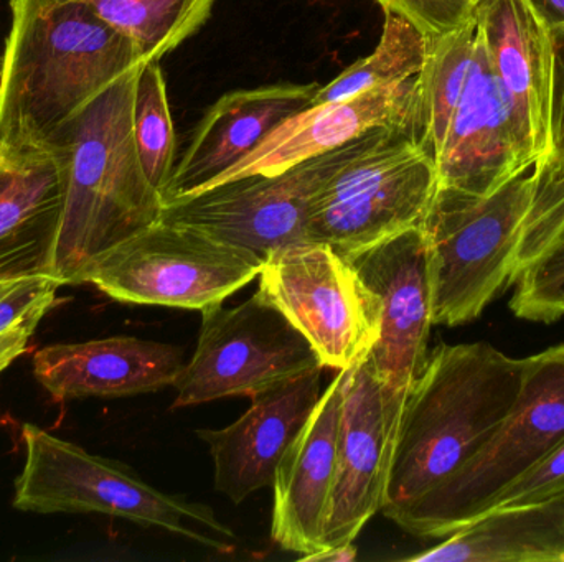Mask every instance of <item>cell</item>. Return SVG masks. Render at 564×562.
<instances>
[{"instance_id": "6da1fadb", "label": "cell", "mask_w": 564, "mask_h": 562, "mask_svg": "<svg viewBox=\"0 0 564 562\" xmlns=\"http://www.w3.org/2000/svg\"><path fill=\"white\" fill-rule=\"evenodd\" d=\"M0 66V144H46L145 59L82 0H10Z\"/></svg>"}, {"instance_id": "7a4b0ae2", "label": "cell", "mask_w": 564, "mask_h": 562, "mask_svg": "<svg viewBox=\"0 0 564 562\" xmlns=\"http://www.w3.org/2000/svg\"><path fill=\"white\" fill-rule=\"evenodd\" d=\"M525 365L487 342L430 352L401 409L384 517L400 525L482 449L516 403Z\"/></svg>"}, {"instance_id": "3957f363", "label": "cell", "mask_w": 564, "mask_h": 562, "mask_svg": "<svg viewBox=\"0 0 564 562\" xmlns=\"http://www.w3.org/2000/svg\"><path fill=\"white\" fill-rule=\"evenodd\" d=\"M141 66L50 139L66 151L65 197L52 266V276L63 286L86 284L89 267L101 254L161 221L164 200L142 170L132 134Z\"/></svg>"}, {"instance_id": "277c9868", "label": "cell", "mask_w": 564, "mask_h": 562, "mask_svg": "<svg viewBox=\"0 0 564 562\" xmlns=\"http://www.w3.org/2000/svg\"><path fill=\"white\" fill-rule=\"evenodd\" d=\"M25 464L13 507L26 514H102L161 528L220 554L235 553L237 535L208 505L169 495L124 465L89 454L39 426L22 428Z\"/></svg>"}, {"instance_id": "5b68a950", "label": "cell", "mask_w": 564, "mask_h": 562, "mask_svg": "<svg viewBox=\"0 0 564 562\" xmlns=\"http://www.w3.org/2000/svg\"><path fill=\"white\" fill-rule=\"evenodd\" d=\"M535 164L486 197L437 185L421 223L430 251L434 326L473 322L509 286Z\"/></svg>"}, {"instance_id": "8992f818", "label": "cell", "mask_w": 564, "mask_h": 562, "mask_svg": "<svg viewBox=\"0 0 564 562\" xmlns=\"http://www.w3.org/2000/svg\"><path fill=\"white\" fill-rule=\"evenodd\" d=\"M564 439V343L527 359L509 415L479 452L398 527L444 540L492 508L510 484L535 467Z\"/></svg>"}, {"instance_id": "52a82bcc", "label": "cell", "mask_w": 564, "mask_h": 562, "mask_svg": "<svg viewBox=\"0 0 564 562\" xmlns=\"http://www.w3.org/2000/svg\"><path fill=\"white\" fill-rule=\"evenodd\" d=\"M436 188V164L416 129H373L318 190L307 241L344 256L367 250L421 227Z\"/></svg>"}, {"instance_id": "ba28073f", "label": "cell", "mask_w": 564, "mask_h": 562, "mask_svg": "<svg viewBox=\"0 0 564 562\" xmlns=\"http://www.w3.org/2000/svg\"><path fill=\"white\" fill-rule=\"evenodd\" d=\"M261 267L248 251L161 220L101 254L86 284L118 302L202 312L243 289Z\"/></svg>"}, {"instance_id": "9c48e42d", "label": "cell", "mask_w": 564, "mask_h": 562, "mask_svg": "<svg viewBox=\"0 0 564 562\" xmlns=\"http://www.w3.org/2000/svg\"><path fill=\"white\" fill-rule=\"evenodd\" d=\"M324 370L308 340L260 293L202 310L197 346L174 382V408L253 396Z\"/></svg>"}, {"instance_id": "30bf717a", "label": "cell", "mask_w": 564, "mask_h": 562, "mask_svg": "<svg viewBox=\"0 0 564 562\" xmlns=\"http://www.w3.org/2000/svg\"><path fill=\"white\" fill-rule=\"evenodd\" d=\"M258 293L308 340L324 368H350L377 343V299L328 244L302 241L271 254Z\"/></svg>"}, {"instance_id": "8fae6325", "label": "cell", "mask_w": 564, "mask_h": 562, "mask_svg": "<svg viewBox=\"0 0 564 562\" xmlns=\"http://www.w3.org/2000/svg\"><path fill=\"white\" fill-rule=\"evenodd\" d=\"M365 135L282 174L240 178L172 201L161 220L248 251L264 263L281 247L307 241L318 190L361 147Z\"/></svg>"}, {"instance_id": "7c38bea8", "label": "cell", "mask_w": 564, "mask_h": 562, "mask_svg": "<svg viewBox=\"0 0 564 562\" xmlns=\"http://www.w3.org/2000/svg\"><path fill=\"white\" fill-rule=\"evenodd\" d=\"M344 372L337 467L322 531L324 550L354 543L370 518L383 508L406 398L380 382L368 355Z\"/></svg>"}, {"instance_id": "4fadbf2b", "label": "cell", "mask_w": 564, "mask_h": 562, "mask_svg": "<svg viewBox=\"0 0 564 562\" xmlns=\"http://www.w3.org/2000/svg\"><path fill=\"white\" fill-rule=\"evenodd\" d=\"M345 257L378 302L371 366L391 392L406 396L430 355L434 326L426 236L421 227L411 228Z\"/></svg>"}, {"instance_id": "5bb4252c", "label": "cell", "mask_w": 564, "mask_h": 562, "mask_svg": "<svg viewBox=\"0 0 564 562\" xmlns=\"http://www.w3.org/2000/svg\"><path fill=\"white\" fill-rule=\"evenodd\" d=\"M536 161L477 33L463 98L434 161L437 185L486 197Z\"/></svg>"}, {"instance_id": "9a60e30c", "label": "cell", "mask_w": 564, "mask_h": 562, "mask_svg": "<svg viewBox=\"0 0 564 562\" xmlns=\"http://www.w3.org/2000/svg\"><path fill=\"white\" fill-rule=\"evenodd\" d=\"M380 128L416 129L420 139V75L302 109L205 190L253 175L282 174Z\"/></svg>"}, {"instance_id": "2e32d148", "label": "cell", "mask_w": 564, "mask_h": 562, "mask_svg": "<svg viewBox=\"0 0 564 562\" xmlns=\"http://www.w3.org/2000/svg\"><path fill=\"white\" fill-rule=\"evenodd\" d=\"M321 85L278 82L221 96L202 118L162 190L165 205L192 197L243 161L282 122L308 108Z\"/></svg>"}, {"instance_id": "e0dca14e", "label": "cell", "mask_w": 564, "mask_h": 562, "mask_svg": "<svg viewBox=\"0 0 564 562\" xmlns=\"http://www.w3.org/2000/svg\"><path fill=\"white\" fill-rule=\"evenodd\" d=\"M322 370L251 398V406L224 429H198L214 462L215 488L234 504L273 485L278 465L304 428L322 395Z\"/></svg>"}, {"instance_id": "ac0fdd59", "label": "cell", "mask_w": 564, "mask_h": 562, "mask_svg": "<svg viewBox=\"0 0 564 562\" xmlns=\"http://www.w3.org/2000/svg\"><path fill=\"white\" fill-rule=\"evenodd\" d=\"M65 180L59 142L0 144V280L52 276Z\"/></svg>"}, {"instance_id": "d6986e66", "label": "cell", "mask_w": 564, "mask_h": 562, "mask_svg": "<svg viewBox=\"0 0 564 562\" xmlns=\"http://www.w3.org/2000/svg\"><path fill=\"white\" fill-rule=\"evenodd\" d=\"M344 383L341 370L322 392L274 475L271 537L282 550L299 554L301 560L324 550L322 531L337 467Z\"/></svg>"}, {"instance_id": "ffe728a7", "label": "cell", "mask_w": 564, "mask_h": 562, "mask_svg": "<svg viewBox=\"0 0 564 562\" xmlns=\"http://www.w3.org/2000/svg\"><path fill=\"white\" fill-rule=\"evenodd\" d=\"M477 33L536 158L550 152L552 30L525 0H476Z\"/></svg>"}, {"instance_id": "44dd1931", "label": "cell", "mask_w": 564, "mask_h": 562, "mask_svg": "<svg viewBox=\"0 0 564 562\" xmlns=\"http://www.w3.org/2000/svg\"><path fill=\"white\" fill-rule=\"evenodd\" d=\"M184 350L135 337L45 346L33 356L36 382L55 401L145 395L174 385Z\"/></svg>"}, {"instance_id": "7402d4cb", "label": "cell", "mask_w": 564, "mask_h": 562, "mask_svg": "<svg viewBox=\"0 0 564 562\" xmlns=\"http://www.w3.org/2000/svg\"><path fill=\"white\" fill-rule=\"evenodd\" d=\"M509 286L519 319L545 326L564 319V158L536 161Z\"/></svg>"}, {"instance_id": "603a6c76", "label": "cell", "mask_w": 564, "mask_h": 562, "mask_svg": "<svg viewBox=\"0 0 564 562\" xmlns=\"http://www.w3.org/2000/svg\"><path fill=\"white\" fill-rule=\"evenodd\" d=\"M411 562H564V502L496 508Z\"/></svg>"}, {"instance_id": "cb8c5ba5", "label": "cell", "mask_w": 564, "mask_h": 562, "mask_svg": "<svg viewBox=\"0 0 564 562\" xmlns=\"http://www.w3.org/2000/svg\"><path fill=\"white\" fill-rule=\"evenodd\" d=\"M477 25H466L430 38L426 63L420 73V144L436 161L447 129L467 85Z\"/></svg>"}, {"instance_id": "d4e9b609", "label": "cell", "mask_w": 564, "mask_h": 562, "mask_svg": "<svg viewBox=\"0 0 564 562\" xmlns=\"http://www.w3.org/2000/svg\"><path fill=\"white\" fill-rule=\"evenodd\" d=\"M135 43L145 62H161L210 19L217 0H82Z\"/></svg>"}, {"instance_id": "484cf974", "label": "cell", "mask_w": 564, "mask_h": 562, "mask_svg": "<svg viewBox=\"0 0 564 562\" xmlns=\"http://www.w3.org/2000/svg\"><path fill=\"white\" fill-rule=\"evenodd\" d=\"M380 7L384 20L377 48L348 66L328 85L321 86L311 106L344 101L378 86L406 81L423 71L430 49L426 33L393 7Z\"/></svg>"}, {"instance_id": "4316f807", "label": "cell", "mask_w": 564, "mask_h": 562, "mask_svg": "<svg viewBox=\"0 0 564 562\" xmlns=\"http://www.w3.org/2000/svg\"><path fill=\"white\" fill-rule=\"evenodd\" d=\"M132 134L142 170L162 194L175 167V131L159 62H145L135 78Z\"/></svg>"}, {"instance_id": "83f0119b", "label": "cell", "mask_w": 564, "mask_h": 562, "mask_svg": "<svg viewBox=\"0 0 564 562\" xmlns=\"http://www.w3.org/2000/svg\"><path fill=\"white\" fill-rule=\"evenodd\" d=\"M62 286L50 274L0 280V335L15 329L35 332Z\"/></svg>"}, {"instance_id": "f1b7e54d", "label": "cell", "mask_w": 564, "mask_h": 562, "mask_svg": "<svg viewBox=\"0 0 564 562\" xmlns=\"http://www.w3.org/2000/svg\"><path fill=\"white\" fill-rule=\"evenodd\" d=\"M564 497V439L535 467L517 478L494 502L496 508L532 507ZM489 510V511H490ZM486 515V514H484Z\"/></svg>"}, {"instance_id": "f546056e", "label": "cell", "mask_w": 564, "mask_h": 562, "mask_svg": "<svg viewBox=\"0 0 564 562\" xmlns=\"http://www.w3.org/2000/svg\"><path fill=\"white\" fill-rule=\"evenodd\" d=\"M404 13L427 38L446 35L474 19L476 0H375Z\"/></svg>"}, {"instance_id": "4dcf8cb0", "label": "cell", "mask_w": 564, "mask_h": 562, "mask_svg": "<svg viewBox=\"0 0 564 562\" xmlns=\"http://www.w3.org/2000/svg\"><path fill=\"white\" fill-rule=\"evenodd\" d=\"M553 73L549 157L564 158V25L552 30Z\"/></svg>"}, {"instance_id": "1f68e13d", "label": "cell", "mask_w": 564, "mask_h": 562, "mask_svg": "<svg viewBox=\"0 0 564 562\" xmlns=\"http://www.w3.org/2000/svg\"><path fill=\"white\" fill-rule=\"evenodd\" d=\"M32 335L29 329L9 330L0 335V373L26 352Z\"/></svg>"}, {"instance_id": "d6a6232c", "label": "cell", "mask_w": 564, "mask_h": 562, "mask_svg": "<svg viewBox=\"0 0 564 562\" xmlns=\"http://www.w3.org/2000/svg\"><path fill=\"white\" fill-rule=\"evenodd\" d=\"M550 30L564 25V0H525Z\"/></svg>"}, {"instance_id": "836d02e7", "label": "cell", "mask_w": 564, "mask_h": 562, "mask_svg": "<svg viewBox=\"0 0 564 562\" xmlns=\"http://www.w3.org/2000/svg\"><path fill=\"white\" fill-rule=\"evenodd\" d=\"M357 560V548L354 543L340 544V547L327 548L321 553L312 554L302 561L311 562H351Z\"/></svg>"}, {"instance_id": "e575fe53", "label": "cell", "mask_w": 564, "mask_h": 562, "mask_svg": "<svg viewBox=\"0 0 564 562\" xmlns=\"http://www.w3.org/2000/svg\"><path fill=\"white\" fill-rule=\"evenodd\" d=\"M0 66H2V58H0Z\"/></svg>"}, {"instance_id": "d590c367", "label": "cell", "mask_w": 564, "mask_h": 562, "mask_svg": "<svg viewBox=\"0 0 564 562\" xmlns=\"http://www.w3.org/2000/svg\"><path fill=\"white\" fill-rule=\"evenodd\" d=\"M562 500L564 502V497L562 498Z\"/></svg>"}]
</instances>
